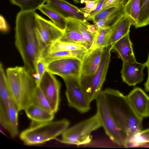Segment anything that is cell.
<instances>
[{
	"label": "cell",
	"mask_w": 149,
	"mask_h": 149,
	"mask_svg": "<svg viewBox=\"0 0 149 149\" xmlns=\"http://www.w3.org/2000/svg\"><path fill=\"white\" fill-rule=\"evenodd\" d=\"M47 65L40 58L37 61L36 64L37 74L35 78L38 84L41 78L47 70Z\"/></svg>",
	"instance_id": "cell-34"
},
{
	"label": "cell",
	"mask_w": 149,
	"mask_h": 149,
	"mask_svg": "<svg viewBox=\"0 0 149 149\" xmlns=\"http://www.w3.org/2000/svg\"><path fill=\"white\" fill-rule=\"evenodd\" d=\"M96 100V114L106 134L114 143L126 147L128 135L121 127L112 113L102 91Z\"/></svg>",
	"instance_id": "cell-5"
},
{
	"label": "cell",
	"mask_w": 149,
	"mask_h": 149,
	"mask_svg": "<svg viewBox=\"0 0 149 149\" xmlns=\"http://www.w3.org/2000/svg\"><path fill=\"white\" fill-rule=\"evenodd\" d=\"M46 4L65 19L72 18L86 21L90 20L88 14L64 0H47Z\"/></svg>",
	"instance_id": "cell-13"
},
{
	"label": "cell",
	"mask_w": 149,
	"mask_h": 149,
	"mask_svg": "<svg viewBox=\"0 0 149 149\" xmlns=\"http://www.w3.org/2000/svg\"><path fill=\"white\" fill-rule=\"evenodd\" d=\"M141 0H128L124 6L126 15L130 18L132 24L136 27L138 21Z\"/></svg>",
	"instance_id": "cell-25"
},
{
	"label": "cell",
	"mask_w": 149,
	"mask_h": 149,
	"mask_svg": "<svg viewBox=\"0 0 149 149\" xmlns=\"http://www.w3.org/2000/svg\"><path fill=\"white\" fill-rule=\"evenodd\" d=\"M38 9L49 18L56 26L64 32L66 26V19L47 4H44Z\"/></svg>",
	"instance_id": "cell-23"
},
{
	"label": "cell",
	"mask_w": 149,
	"mask_h": 149,
	"mask_svg": "<svg viewBox=\"0 0 149 149\" xmlns=\"http://www.w3.org/2000/svg\"><path fill=\"white\" fill-rule=\"evenodd\" d=\"M112 46V49L117 52L118 57L122 59V61L128 63L136 61L129 33L119 40Z\"/></svg>",
	"instance_id": "cell-18"
},
{
	"label": "cell",
	"mask_w": 149,
	"mask_h": 149,
	"mask_svg": "<svg viewBox=\"0 0 149 149\" xmlns=\"http://www.w3.org/2000/svg\"><path fill=\"white\" fill-rule=\"evenodd\" d=\"M98 1L99 0L85 1L84 3L86 4V6L79 9L82 12L89 14L95 9Z\"/></svg>",
	"instance_id": "cell-36"
},
{
	"label": "cell",
	"mask_w": 149,
	"mask_h": 149,
	"mask_svg": "<svg viewBox=\"0 0 149 149\" xmlns=\"http://www.w3.org/2000/svg\"><path fill=\"white\" fill-rule=\"evenodd\" d=\"M125 14L124 6H122L108 17L98 20L94 24L97 29L113 27L119 19Z\"/></svg>",
	"instance_id": "cell-26"
},
{
	"label": "cell",
	"mask_w": 149,
	"mask_h": 149,
	"mask_svg": "<svg viewBox=\"0 0 149 149\" xmlns=\"http://www.w3.org/2000/svg\"><path fill=\"white\" fill-rule=\"evenodd\" d=\"M38 86L47 100L52 111L54 113L59 109L61 84L54 74L46 70Z\"/></svg>",
	"instance_id": "cell-11"
},
{
	"label": "cell",
	"mask_w": 149,
	"mask_h": 149,
	"mask_svg": "<svg viewBox=\"0 0 149 149\" xmlns=\"http://www.w3.org/2000/svg\"><path fill=\"white\" fill-rule=\"evenodd\" d=\"M112 47V45H110L104 48L101 62L95 72L91 77L80 81L81 86L90 103L96 100L102 91L110 61Z\"/></svg>",
	"instance_id": "cell-7"
},
{
	"label": "cell",
	"mask_w": 149,
	"mask_h": 149,
	"mask_svg": "<svg viewBox=\"0 0 149 149\" xmlns=\"http://www.w3.org/2000/svg\"><path fill=\"white\" fill-rule=\"evenodd\" d=\"M104 49H91L84 56L82 60L80 80L90 77L94 74L101 62Z\"/></svg>",
	"instance_id": "cell-14"
},
{
	"label": "cell",
	"mask_w": 149,
	"mask_h": 149,
	"mask_svg": "<svg viewBox=\"0 0 149 149\" xmlns=\"http://www.w3.org/2000/svg\"><path fill=\"white\" fill-rule=\"evenodd\" d=\"M35 11H20L15 21V44L23 60L24 67L35 78L36 64L40 53L36 33Z\"/></svg>",
	"instance_id": "cell-1"
},
{
	"label": "cell",
	"mask_w": 149,
	"mask_h": 149,
	"mask_svg": "<svg viewBox=\"0 0 149 149\" xmlns=\"http://www.w3.org/2000/svg\"><path fill=\"white\" fill-rule=\"evenodd\" d=\"M104 0H99L95 9L88 14L90 17V20L91 18L98 13L102 9Z\"/></svg>",
	"instance_id": "cell-37"
},
{
	"label": "cell",
	"mask_w": 149,
	"mask_h": 149,
	"mask_svg": "<svg viewBox=\"0 0 149 149\" xmlns=\"http://www.w3.org/2000/svg\"><path fill=\"white\" fill-rule=\"evenodd\" d=\"M6 72L12 99L19 111L24 110L33 104L36 81L24 66L9 68Z\"/></svg>",
	"instance_id": "cell-3"
},
{
	"label": "cell",
	"mask_w": 149,
	"mask_h": 149,
	"mask_svg": "<svg viewBox=\"0 0 149 149\" xmlns=\"http://www.w3.org/2000/svg\"><path fill=\"white\" fill-rule=\"evenodd\" d=\"M145 88L146 90L149 92V73L148 74V77L147 80L144 84Z\"/></svg>",
	"instance_id": "cell-39"
},
{
	"label": "cell",
	"mask_w": 149,
	"mask_h": 149,
	"mask_svg": "<svg viewBox=\"0 0 149 149\" xmlns=\"http://www.w3.org/2000/svg\"><path fill=\"white\" fill-rule=\"evenodd\" d=\"M19 112L13 100L5 107L0 106V123L13 138L19 134L18 115Z\"/></svg>",
	"instance_id": "cell-12"
},
{
	"label": "cell",
	"mask_w": 149,
	"mask_h": 149,
	"mask_svg": "<svg viewBox=\"0 0 149 149\" xmlns=\"http://www.w3.org/2000/svg\"><path fill=\"white\" fill-rule=\"evenodd\" d=\"M102 92L113 115L127 133L128 139L141 130L143 119L134 111L126 96L112 88H106Z\"/></svg>",
	"instance_id": "cell-2"
},
{
	"label": "cell",
	"mask_w": 149,
	"mask_h": 149,
	"mask_svg": "<svg viewBox=\"0 0 149 149\" xmlns=\"http://www.w3.org/2000/svg\"><path fill=\"white\" fill-rule=\"evenodd\" d=\"M89 49H84L69 51H59L45 52L40 58L47 65L50 62L57 60L71 57H77L82 60Z\"/></svg>",
	"instance_id": "cell-21"
},
{
	"label": "cell",
	"mask_w": 149,
	"mask_h": 149,
	"mask_svg": "<svg viewBox=\"0 0 149 149\" xmlns=\"http://www.w3.org/2000/svg\"><path fill=\"white\" fill-rule=\"evenodd\" d=\"M102 127L99 118L96 113L93 116L68 128L61 134L60 142L65 144L84 145L91 141V133Z\"/></svg>",
	"instance_id": "cell-6"
},
{
	"label": "cell",
	"mask_w": 149,
	"mask_h": 149,
	"mask_svg": "<svg viewBox=\"0 0 149 149\" xmlns=\"http://www.w3.org/2000/svg\"><path fill=\"white\" fill-rule=\"evenodd\" d=\"M146 67L148 69V74L149 73V52L148 54V58L146 61L145 63Z\"/></svg>",
	"instance_id": "cell-40"
},
{
	"label": "cell",
	"mask_w": 149,
	"mask_h": 149,
	"mask_svg": "<svg viewBox=\"0 0 149 149\" xmlns=\"http://www.w3.org/2000/svg\"><path fill=\"white\" fill-rule=\"evenodd\" d=\"M13 100L6 74L2 64H0V106L5 107Z\"/></svg>",
	"instance_id": "cell-24"
},
{
	"label": "cell",
	"mask_w": 149,
	"mask_h": 149,
	"mask_svg": "<svg viewBox=\"0 0 149 149\" xmlns=\"http://www.w3.org/2000/svg\"><path fill=\"white\" fill-rule=\"evenodd\" d=\"M149 143V128L141 130L128 140L127 147H137Z\"/></svg>",
	"instance_id": "cell-30"
},
{
	"label": "cell",
	"mask_w": 149,
	"mask_h": 149,
	"mask_svg": "<svg viewBox=\"0 0 149 149\" xmlns=\"http://www.w3.org/2000/svg\"><path fill=\"white\" fill-rule=\"evenodd\" d=\"M146 67L145 63L136 61L132 63L123 61L121 71L123 81L128 86H134L141 83L143 80V70Z\"/></svg>",
	"instance_id": "cell-16"
},
{
	"label": "cell",
	"mask_w": 149,
	"mask_h": 149,
	"mask_svg": "<svg viewBox=\"0 0 149 149\" xmlns=\"http://www.w3.org/2000/svg\"><path fill=\"white\" fill-rule=\"evenodd\" d=\"M84 49H87L81 45L69 42H61L58 40L51 45L44 53Z\"/></svg>",
	"instance_id": "cell-29"
},
{
	"label": "cell",
	"mask_w": 149,
	"mask_h": 149,
	"mask_svg": "<svg viewBox=\"0 0 149 149\" xmlns=\"http://www.w3.org/2000/svg\"><path fill=\"white\" fill-rule=\"evenodd\" d=\"M132 107L140 118L149 116V97L139 87L134 88L127 96Z\"/></svg>",
	"instance_id": "cell-15"
},
{
	"label": "cell",
	"mask_w": 149,
	"mask_h": 149,
	"mask_svg": "<svg viewBox=\"0 0 149 149\" xmlns=\"http://www.w3.org/2000/svg\"><path fill=\"white\" fill-rule=\"evenodd\" d=\"M0 29L3 31H6L8 29L7 24L4 18L0 16Z\"/></svg>",
	"instance_id": "cell-38"
},
{
	"label": "cell",
	"mask_w": 149,
	"mask_h": 149,
	"mask_svg": "<svg viewBox=\"0 0 149 149\" xmlns=\"http://www.w3.org/2000/svg\"><path fill=\"white\" fill-rule=\"evenodd\" d=\"M112 28L108 27L97 29L95 40L91 49L108 46Z\"/></svg>",
	"instance_id": "cell-27"
},
{
	"label": "cell",
	"mask_w": 149,
	"mask_h": 149,
	"mask_svg": "<svg viewBox=\"0 0 149 149\" xmlns=\"http://www.w3.org/2000/svg\"><path fill=\"white\" fill-rule=\"evenodd\" d=\"M58 40L81 45L88 50L91 48L89 43L81 34L77 31L67 28Z\"/></svg>",
	"instance_id": "cell-22"
},
{
	"label": "cell",
	"mask_w": 149,
	"mask_h": 149,
	"mask_svg": "<svg viewBox=\"0 0 149 149\" xmlns=\"http://www.w3.org/2000/svg\"><path fill=\"white\" fill-rule=\"evenodd\" d=\"M132 25L129 17L126 15L122 16L112 27L108 42V46L113 45L117 41L130 32Z\"/></svg>",
	"instance_id": "cell-19"
},
{
	"label": "cell",
	"mask_w": 149,
	"mask_h": 149,
	"mask_svg": "<svg viewBox=\"0 0 149 149\" xmlns=\"http://www.w3.org/2000/svg\"><path fill=\"white\" fill-rule=\"evenodd\" d=\"M149 24V0H141L138 21L135 28H138Z\"/></svg>",
	"instance_id": "cell-31"
},
{
	"label": "cell",
	"mask_w": 149,
	"mask_h": 149,
	"mask_svg": "<svg viewBox=\"0 0 149 149\" xmlns=\"http://www.w3.org/2000/svg\"><path fill=\"white\" fill-rule=\"evenodd\" d=\"M82 60L77 57H71L52 61L47 66V70L63 79L69 78L80 80Z\"/></svg>",
	"instance_id": "cell-10"
},
{
	"label": "cell",
	"mask_w": 149,
	"mask_h": 149,
	"mask_svg": "<svg viewBox=\"0 0 149 149\" xmlns=\"http://www.w3.org/2000/svg\"><path fill=\"white\" fill-rule=\"evenodd\" d=\"M11 3L17 5L21 11H35L43 5L47 0H10Z\"/></svg>",
	"instance_id": "cell-28"
},
{
	"label": "cell",
	"mask_w": 149,
	"mask_h": 149,
	"mask_svg": "<svg viewBox=\"0 0 149 149\" xmlns=\"http://www.w3.org/2000/svg\"><path fill=\"white\" fill-rule=\"evenodd\" d=\"M122 6L123 5L102 9L98 13L92 17L90 21H92L95 24L98 20L108 17Z\"/></svg>",
	"instance_id": "cell-33"
},
{
	"label": "cell",
	"mask_w": 149,
	"mask_h": 149,
	"mask_svg": "<svg viewBox=\"0 0 149 149\" xmlns=\"http://www.w3.org/2000/svg\"><path fill=\"white\" fill-rule=\"evenodd\" d=\"M70 124V121L65 119L40 123H32L30 127L20 133L19 138L26 145L42 144L56 139L68 128Z\"/></svg>",
	"instance_id": "cell-4"
},
{
	"label": "cell",
	"mask_w": 149,
	"mask_h": 149,
	"mask_svg": "<svg viewBox=\"0 0 149 149\" xmlns=\"http://www.w3.org/2000/svg\"><path fill=\"white\" fill-rule=\"evenodd\" d=\"M128 0H104L102 9L125 5Z\"/></svg>",
	"instance_id": "cell-35"
},
{
	"label": "cell",
	"mask_w": 149,
	"mask_h": 149,
	"mask_svg": "<svg viewBox=\"0 0 149 149\" xmlns=\"http://www.w3.org/2000/svg\"><path fill=\"white\" fill-rule=\"evenodd\" d=\"M33 104L53 112L47 100L38 86L33 93Z\"/></svg>",
	"instance_id": "cell-32"
},
{
	"label": "cell",
	"mask_w": 149,
	"mask_h": 149,
	"mask_svg": "<svg viewBox=\"0 0 149 149\" xmlns=\"http://www.w3.org/2000/svg\"><path fill=\"white\" fill-rule=\"evenodd\" d=\"M36 17V33L41 55L49 47L59 40L64 32L53 22L45 19L37 13Z\"/></svg>",
	"instance_id": "cell-8"
},
{
	"label": "cell",
	"mask_w": 149,
	"mask_h": 149,
	"mask_svg": "<svg viewBox=\"0 0 149 149\" xmlns=\"http://www.w3.org/2000/svg\"><path fill=\"white\" fill-rule=\"evenodd\" d=\"M73 1L75 3H84V2L85 1L87 0H73ZM91 0V1H94L95 0Z\"/></svg>",
	"instance_id": "cell-41"
},
{
	"label": "cell",
	"mask_w": 149,
	"mask_h": 149,
	"mask_svg": "<svg viewBox=\"0 0 149 149\" xmlns=\"http://www.w3.org/2000/svg\"><path fill=\"white\" fill-rule=\"evenodd\" d=\"M63 79L66 86L65 94L68 106L81 113L88 112L91 109L90 103L81 86L80 80L69 78Z\"/></svg>",
	"instance_id": "cell-9"
},
{
	"label": "cell",
	"mask_w": 149,
	"mask_h": 149,
	"mask_svg": "<svg viewBox=\"0 0 149 149\" xmlns=\"http://www.w3.org/2000/svg\"><path fill=\"white\" fill-rule=\"evenodd\" d=\"M66 19V28L80 33L88 42L91 48L96 34V25L91 24L88 21H84L72 18H68Z\"/></svg>",
	"instance_id": "cell-17"
},
{
	"label": "cell",
	"mask_w": 149,
	"mask_h": 149,
	"mask_svg": "<svg viewBox=\"0 0 149 149\" xmlns=\"http://www.w3.org/2000/svg\"><path fill=\"white\" fill-rule=\"evenodd\" d=\"M27 117L32 123H40L53 120L54 113L34 104H32L24 110Z\"/></svg>",
	"instance_id": "cell-20"
}]
</instances>
